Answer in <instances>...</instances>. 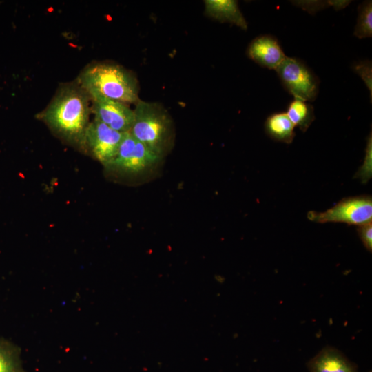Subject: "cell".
<instances>
[{
    "instance_id": "obj_1",
    "label": "cell",
    "mask_w": 372,
    "mask_h": 372,
    "mask_svg": "<svg viewBox=\"0 0 372 372\" xmlns=\"http://www.w3.org/2000/svg\"><path fill=\"white\" fill-rule=\"evenodd\" d=\"M90 99L78 83L62 85L40 118L63 141L85 152V136L90 123Z\"/></svg>"
},
{
    "instance_id": "obj_7",
    "label": "cell",
    "mask_w": 372,
    "mask_h": 372,
    "mask_svg": "<svg viewBox=\"0 0 372 372\" xmlns=\"http://www.w3.org/2000/svg\"><path fill=\"white\" fill-rule=\"evenodd\" d=\"M124 134L94 118L86 130L85 152L105 167L116 156Z\"/></svg>"
},
{
    "instance_id": "obj_11",
    "label": "cell",
    "mask_w": 372,
    "mask_h": 372,
    "mask_svg": "<svg viewBox=\"0 0 372 372\" xmlns=\"http://www.w3.org/2000/svg\"><path fill=\"white\" fill-rule=\"evenodd\" d=\"M205 14L220 22L229 23L241 29H247V23L235 0H205Z\"/></svg>"
},
{
    "instance_id": "obj_15",
    "label": "cell",
    "mask_w": 372,
    "mask_h": 372,
    "mask_svg": "<svg viewBox=\"0 0 372 372\" xmlns=\"http://www.w3.org/2000/svg\"><path fill=\"white\" fill-rule=\"evenodd\" d=\"M359 39L371 37L372 36V3L365 1L358 7L357 23L353 32Z\"/></svg>"
},
{
    "instance_id": "obj_8",
    "label": "cell",
    "mask_w": 372,
    "mask_h": 372,
    "mask_svg": "<svg viewBox=\"0 0 372 372\" xmlns=\"http://www.w3.org/2000/svg\"><path fill=\"white\" fill-rule=\"evenodd\" d=\"M94 118L119 132H129L134 121V110L127 104L98 94H89Z\"/></svg>"
},
{
    "instance_id": "obj_13",
    "label": "cell",
    "mask_w": 372,
    "mask_h": 372,
    "mask_svg": "<svg viewBox=\"0 0 372 372\" xmlns=\"http://www.w3.org/2000/svg\"><path fill=\"white\" fill-rule=\"evenodd\" d=\"M295 127L304 132L315 120L313 107L307 101L294 98L285 112Z\"/></svg>"
},
{
    "instance_id": "obj_12",
    "label": "cell",
    "mask_w": 372,
    "mask_h": 372,
    "mask_svg": "<svg viewBox=\"0 0 372 372\" xmlns=\"http://www.w3.org/2000/svg\"><path fill=\"white\" fill-rule=\"evenodd\" d=\"M267 135L275 141L290 144L296 136L295 126L285 112L270 114L264 125Z\"/></svg>"
},
{
    "instance_id": "obj_10",
    "label": "cell",
    "mask_w": 372,
    "mask_h": 372,
    "mask_svg": "<svg viewBox=\"0 0 372 372\" xmlns=\"http://www.w3.org/2000/svg\"><path fill=\"white\" fill-rule=\"evenodd\" d=\"M310 372H357L355 365L332 347H324L308 362Z\"/></svg>"
},
{
    "instance_id": "obj_3",
    "label": "cell",
    "mask_w": 372,
    "mask_h": 372,
    "mask_svg": "<svg viewBox=\"0 0 372 372\" xmlns=\"http://www.w3.org/2000/svg\"><path fill=\"white\" fill-rule=\"evenodd\" d=\"M134 121L129 132L154 153L163 158L173 146L172 120L159 103L139 100L133 110Z\"/></svg>"
},
{
    "instance_id": "obj_5",
    "label": "cell",
    "mask_w": 372,
    "mask_h": 372,
    "mask_svg": "<svg viewBox=\"0 0 372 372\" xmlns=\"http://www.w3.org/2000/svg\"><path fill=\"white\" fill-rule=\"evenodd\" d=\"M309 220L318 223H344L360 226L372 221V198L362 195L344 198L324 212L310 211Z\"/></svg>"
},
{
    "instance_id": "obj_18",
    "label": "cell",
    "mask_w": 372,
    "mask_h": 372,
    "mask_svg": "<svg viewBox=\"0 0 372 372\" xmlns=\"http://www.w3.org/2000/svg\"><path fill=\"white\" fill-rule=\"evenodd\" d=\"M371 159H372V138L371 132L368 136L366 147L365 158L363 165L355 174V177H358L362 182L366 183L371 177Z\"/></svg>"
},
{
    "instance_id": "obj_2",
    "label": "cell",
    "mask_w": 372,
    "mask_h": 372,
    "mask_svg": "<svg viewBox=\"0 0 372 372\" xmlns=\"http://www.w3.org/2000/svg\"><path fill=\"white\" fill-rule=\"evenodd\" d=\"M77 83L88 94H98L125 104L140 100L136 77L118 64L91 63L81 71Z\"/></svg>"
},
{
    "instance_id": "obj_9",
    "label": "cell",
    "mask_w": 372,
    "mask_h": 372,
    "mask_svg": "<svg viewBox=\"0 0 372 372\" xmlns=\"http://www.w3.org/2000/svg\"><path fill=\"white\" fill-rule=\"evenodd\" d=\"M247 53L260 66L275 70L287 57L278 39L269 34L260 35L252 40Z\"/></svg>"
},
{
    "instance_id": "obj_4",
    "label": "cell",
    "mask_w": 372,
    "mask_h": 372,
    "mask_svg": "<svg viewBox=\"0 0 372 372\" xmlns=\"http://www.w3.org/2000/svg\"><path fill=\"white\" fill-rule=\"evenodd\" d=\"M162 158L126 132L114 158L105 169L121 176H137L154 169Z\"/></svg>"
},
{
    "instance_id": "obj_14",
    "label": "cell",
    "mask_w": 372,
    "mask_h": 372,
    "mask_svg": "<svg viewBox=\"0 0 372 372\" xmlns=\"http://www.w3.org/2000/svg\"><path fill=\"white\" fill-rule=\"evenodd\" d=\"M19 349L11 342L0 339V372H24Z\"/></svg>"
},
{
    "instance_id": "obj_19",
    "label": "cell",
    "mask_w": 372,
    "mask_h": 372,
    "mask_svg": "<svg viewBox=\"0 0 372 372\" xmlns=\"http://www.w3.org/2000/svg\"><path fill=\"white\" fill-rule=\"evenodd\" d=\"M357 231L366 249L372 251V221L358 226Z\"/></svg>"
},
{
    "instance_id": "obj_6",
    "label": "cell",
    "mask_w": 372,
    "mask_h": 372,
    "mask_svg": "<svg viewBox=\"0 0 372 372\" xmlns=\"http://www.w3.org/2000/svg\"><path fill=\"white\" fill-rule=\"evenodd\" d=\"M276 71L285 89L294 98L307 102L316 99L319 79L300 59L287 56Z\"/></svg>"
},
{
    "instance_id": "obj_17",
    "label": "cell",
    "mask_w": 372,
    "mask_h": 372,
    "mask_svg": "<svg viewBox=\"0 0 372 372\" xmlns=\"http://www.w3.org/2000/svg\"><path fill=\"white\" fill-rule=\"evenodd\" d=\"M352 70L359 75L364 82L370 92V98L372 97V67L369 60L360 61L352 64Z\"/></svg>"
},
{
    "instance_id": "obj_16",
    "label": "cell",
    "mask_w": 372,
    "mask_h": 372,
    "mask_svg": "<svg viewBox=\"0 0 372 372\" xmlns=\"http://www.w3.org/2000/svg\"><path fill=\"white\" fill-rule=\"evenodd\" d=\"M293 3L296 6L307 10L311 14L316 12V11L323 9L327 6H333L335 10H340L345 8L351 1H298Z\"/></svg>"
}]
</instances>
